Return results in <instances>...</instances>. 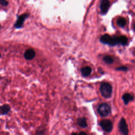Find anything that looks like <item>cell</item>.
Wrapping results in <instances>:
<instances>
[{"label": "cell", "instance_id": "obj_12", "mask_svg": "<svg viewBox=\"0 0 135 135\" xmlns=\"http://www.w3.org/2000/svg\"><path fill=\"white\" fill-rule=\"evenodd\" d=\"M117 23L119 26L124 27L126 24V20L124 18H120L117 20Z\"/></svg>", "mask_w": 135, "mask_h": 135}, {"label": "cell", "instance_id": "obj_4", "mask_svg": "<svg viewBox=\"0 0 135 135\" xmlns=\"http://www.w3.org/2000/svg\"><path fill=\"white\" fill-rule=\"evenodd\" d=\"M99 125L103 130L107 132H111L113 129V124L110 120H102L100 122Z\"/></svg>", "mask_w": 135, "mask_h": 135}, {"label": "cell", "instance_id": "obj_18", "mask_svg": "<svg viewBox=\"0 0 135 135\" xmlns=\"http://www.w3.org/2000/svg\"><path fill=\"white\" fill-rule=\"evenodd\" d=\"M133 29H134V30H135V24H134V26H133Z\"/></svg>", "mask_w": 135, "mask_h": 135}, {"label": "cell", "instance_id": "obj_1", "mask_svg": "<svg viewBox=\"0 0 135 135\" xmlns=\"http://www.w3.org/2000/svg\"><path fill=\"white\" fill-rule=\"evenodd\" d=\"M100 41L105 44L110 46H115L117 44H120V38L119 37H112L108 34H104L100 38Z\"/></svg>", "mask_w": 135, "mask_h": 135}, {"label": "cell", "instance_id": "obj_2", "mask_svg": "<svg viewBox=\"0 0 135 135\" xmlns=\"http://www.w3.org/2000/svg\"><path fill=\"white\" fill-rule=\"evenodd\" d=\"M100 90L102 96L103 97L106 98H109L111 96L112 88L111 86L109 83L105 82L101 85Z\"/></svg>", "mask_w": 135, "mask_h": 135}, {"label": "cell", "instance_id": "obj_14", "mask_svg": "<svg viewBox=\"0 0 135 135\" xmlns=\"http://www.w3.org/2000/svg\"><path fill=\"white\" fill-rule=\"evenodd\" d=\"M103 61H104L105 63H106L108 65H110L112 64L113 62V59L112 58V56H110V55H106L105 56L103 59Z\"/></svg>", "mask_w": 135, "mask_h": 135}, {"label": "cell", "instance_id": "obj_10", "mask_svg": "<svg viewBox=\"0 0 135 135\" xmlns=\"http://www.w3.org/2000/svg\"><path fill=\"white\" fill-rule=\"evenodd\" d=\"M81 74L83 77H88L91 74L92 72V69L90 67H85L81 69Z\"/></svg>", "mask_w": 135, "mask_h": 135}, {"label": "cell", "instance_id": "obj_6", "mask_svg": "<svg viewBox=\"0 0 135 135\" xmlns=\"http://www.w3.org/2000/svg\"><path fill=\"white\" fill-rule=\"evenodd\" d=\"M110 5L108 0H102L100 3V10L102 14H105L107 13Z\"/></svg>", "mask_w": 135, "mask_h": 135}, {"label": "cell", "instance_id": "obj_11", "mask_svg": "<svg viewBox=\"0 0 135 135\" xmlns=\"http://www.w3.org/2000/svg\"><path fill=\"white\" fill-rule=\"evenodd\" d=\"M77 123H78V125L81 128H84L88 126L86 119L84 117L78 118V120H77Z\"/></svg>", "mask_w": 135, "mask_h": 135}, {"label": "cell", "instance_id": "obj_9", "mask_svg": "<svg viewBox=\"0 0 135 135\" xmlns=\"http://www.w3.org/2000/svg\"><path fill=\"white\" fill-rule=\"evenodd\" d=\"M123 100L125 103V104L127 105L130 102L132 101L134 99V96L133 95L130 94L129 93L125 94L123 97H122Z\"/></svg>", "mask_w": 135, "mask_h": 135}, {"label": "cell", "instance_id": "obj_3", "mask_svg": "<svg viewBox=\"0 0 135 135\" xmlns=\"http://www.w3.org/2000/svg\"><path fill=\"white\" fill-rule=\"evenodd\" d=\"M98 112L102 117H107L111 112V108L108 104L103 103L98 107Z\"/></svg>", "mask_w": 135, "mask_h": 135}, {"label": "cell", "instance_id": "obj_15", "mask_svg": "<svg viewBox=\"0 0 135 135\" xmlns=\"http://www.w3.org/2000/svg\"><path fill=\"white\" fill-rule=\"evenodd\" d=\"M128 70V68L126 66H121L116 68V70L117 71H127Z\"/></svg>", "mask_w": 135, "mask_h": 135}, {"label": "cell", "instance_id": "obj_17", "mask_svg": "<svg viewBox=\"0 0 135 135\" xmlns=\"http://www.w3.org/2000/svg\"><path fill=\"white\" fill-rule=\"evenodd\" d=\"M71 135H87V133L84 132H81L80 133H79V134L77 133H73L71 134Z\"/></svg>", "mask_w": 135, "mask_h": 135}, {"label": "cell", "instance_id": "obj_8", "mask_svg": "<svg viewBox=\"0 0 135 135\" xmlns=\"http://www.w3.org/2000/svg\"><path fill=\"white\" fill-rule=\"evenodd\" d=\"M24 58L27 60H31L35 55V51L33 49H28L24 53Z\"/></svg>", "mask_w": 135, "mask_h": 135}, {"label": "cell", "instance_id": "obj_5", "mask_svg": "<svg viewBox=\"0 0 135 135\" xmlns=\"http://www.w3.org/2000/svg\"><path fill=\"white\" fill-rule=\"evenodd\" d=\"M119 129L123 135H128V126L125 118H122L119 123Z\"/></svg>", "mask_w": 135, "mask_h": 135}, {"label": "cell", "instance_id": "obj_16", "mask_svg": "<svg viewBox=\"0 0 135 135\" xmlns=\"http://www.w3.org/2000/svg\"><path fill=\"white\" fill-rule=\"evenodd\" d=\"M0 3H1V4L3 6H6L8 4V3L6 0H0Z\"/></svg>", "mask_w": 135, "mask_h": 135}, {"label": "cell", "instance_id": "obj_7", "mask_svg": "<svg viewBox=\"0 0 135 135\" xmlns=\"http://www.w3.org/2000/svg\"><path fill=\"white\" fill-rule=\"evenodd\" d=\"M28 16H29V14H22V16H20L19 17L17 22L16 23V24H15L14 26L18 29L22 27L24 20H25L26 18H27L28 17Z\"/></svg>", "mask_w": 135, "mask_h": 135}, {"label": "cell", "instance_id": "obj_13", "mask_svg": "<svg viewBox=\"0 0 135 135\" xmlns=\"http://www.w3.org/2000/svg\"><path fill=\"white\" fill-rule=\"evenodd\" d=\"M10 107L9 105H4V106H2L1 108V113L2 115H6L8 114L10 110Z\"/></svg>", "mask_w": 135, "mask_h": 135}]
</instances>
